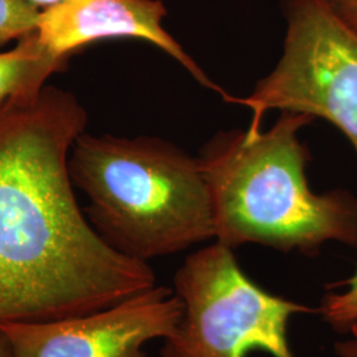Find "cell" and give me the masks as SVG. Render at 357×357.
<instances>
[{"label": "cell", "mask_w": 357, "mask_h": 357, "mask_svg": "<svg viewBox=\"0 0 357 357\" xmlns=\"http://www.w3.org/2000/svg\"><path fill=\"white\" fill-rule=\"evenodd\" d=\"M315 118L281 112L266 131H218L199 153L213 212L215 241L233 250L258 243L283 253L317 255L327 243L357 248V196L315 193L311 153L299 131Z\"/></svg>", "instance_id": "7a4b0ae2"}, {"label": "cell", "mask_w": 357, "mask_h": 357, "mask_svg": "<svg viewBox=\"0 0 357 357\" xmlns=\"http://www.w3.org/2000/svg\"><path fill=\"white\" fill-rule=\"evenodd\" d=\"M38 13L24 0H0V50L35 32Z\"/></svg>", "instance_id": "30bf717a"}, {"label": "cell", "mask_w": 357, "mask_h": 357, "mask_svg": "<svg viewBox=\"0 0 357 357\" xmlns=\"http://www.w3.org/2000/svg\"><path fill=\"white\" fill-rule=\"evenodd\" d=\"M86 126L82 103L57 86L0 105V323L81 315L156 284L77 202L68 163Z\"/></svg>", "instance_id": "6da1fadb"}, {"label": "cell", "mask_w": 357, "mask_h": 357, "mask_svg": "<svg viewBox=\"0 0 357 357\" xmlns=\"http://www.w3.org/2000/svg\"><path fill=\"white\" fill-rule=\"evenodd\" d=\"M318 311L332 330L357 339V270L348 280L328 287Z\"/></svg>", "instance_id": "9c48e42d"}, {"label": "cell", "mask_w": 357, "mask_h": 357, "mask_svg": "<svg viewBox=\"0 0 357 357\" xmlns=\"http://www.w3.org/2000/svg\"><path fill=\"white\" fill-rule=\"evenodd\" d=\"M335 352L337 357H357V339L351 337L335 344Z\"/></svg>", "instance_id": "7c38bea8"}, {"label": "cell", "mask_w": 357, "mask_h": 357, "mask_svg": "<svg viewBox=\"0 0 357 357\" xmlns=\"http://www.w3.org/2000/svg\"><path fill=\"white\" fill-rule=\"evenodd\" d=\"M0 357H15L11 342L1 327H0Z\"/></svg>", "instance_id": "4fadbf2b"}, {"label": "cell", "mask_w": 357, "mask_h": 357, "mask_svg": "<svg viewBox=\"0 0 357 357\" xmlns=\"http://www.w3.org/2000/svg\"><path fill=\"white\" fill-rule=\"evenodd\" d=\"M287 22L281 59L245 97L225 102L252 110L259 131L270 110L321 118L339 128L357 153V32L324 0H283Z\"/></svg>", "instance_id": "5b68a950"}, {"label": "cell", "mask_w": 357, "mask_h": 357, "mask_svg": "<svg viewBox=\"0 0 357 357\" xmlns=\"http://www.w3.org/2000/svg\"><path fill=\"white\" fill-rule=\"evenodd\" d=\"M162 0H61L38 13L36 36L43 48L63 60L94 43L135 38L155 45L181 65L200 85L227 93L205 75L163 26Z\"/></svg>", "instance_id": "52a82bcc"}, {"label": "cell", "mask_w": 357, "mask_h": 357, "mask_svg": "<svg viewBox=\"0 0 357 357\" xmlns=\"http://www.w3.org/2000/svg\"><path fill=\"white\" fill-rule=\"evenodd\" d=\"M66 61L45 51L35 32L16 41L11 50L0 51V105L44 88L50 77L64 69Z\"/></svg>", "instance_id": "ba28073f"}, {"label": "cell", "mask_w": 357, "mask_h": 357, "mask_svg": "<svg viewBox=\"0 0 357 357\" xmlns=\"http://www.w3.org/2000/svg\"><path fill=\"white\" fill-rule=\"evenodd\" d=\"M90 225L121 255L150 262L215 240L199 158L171 142L82 132L69 155Z\"/></svg>", "instance_id": "3957f363"}, {"label": "cell", "mask_w": 357, "mask_h": 357, "mask_svg": "<svg viewBox=\"0 0 357 357\" xmlns=\"http://www.w3.org/2000/svg\"><path fill=\"white\" fill-rule=\"evenodd\" d=\"M347 26L357 32V0H324Z\"/></svg>", "instance_id": "8fae6325"}, {"label": "cell", "mask_w": 357, "mask_h": 357, "mask_svg": "<svg viewBox=\"0 0 357 357\" xmlns=\"http://www.w3.org/2000/svg\"><path fill=\"white\" fill-rule=\"evenodd\" d=\"M183 314L160 357H295L289 326L315 310L268 293L243 271L234 250L215 243L188 255L174 278Z\"/></svg>", "instance_id": "277c9868"}, {"label": "cell", "mask_w": 357, "mask_h": 357, "mask_svg": "<svg viewBox=\"0 0 357 357\" xmlns=\"http://www.w3.org/2000/svg\"><path fill=\"white\" fill-rule=\"evenodd\" d=\"M24 1L28 3L29 6L38 8V11H41V10L48 8V7H51V6L59 3V1H61V0H24Z\"/></svg>", "instance_id": "5bb4252c"}, {"label": "cell", "mask_w": 357, "mask_h": 357, "mask_svg": "<svg viewBox=\"0 0 357 357\" xmlns=\"http://www.w3.org/2000/svg\"><path fill=\"white\" fill-rule=\"evenodd\" d=\"M181 314L175 291L155 284L102 310L44 321H6L0 327L15 357H147L143 347L165 340Z\"/></svg>", "instance_id": "8992f818"}]
</instances>
